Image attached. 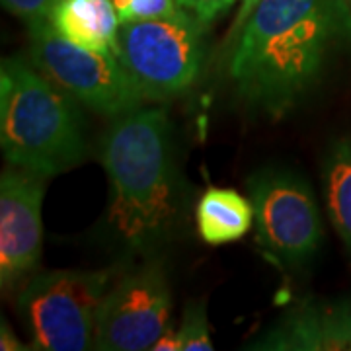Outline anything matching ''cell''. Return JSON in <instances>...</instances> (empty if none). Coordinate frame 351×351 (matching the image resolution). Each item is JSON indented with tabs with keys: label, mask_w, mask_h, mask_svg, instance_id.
Segmentation results:
<instances>
[{
	"label": "cell",
	"mask_w": 351,
	"mask_h": 351,
	"mask_svg": "<svg viewBox=\"0 0 351 351\" xmlns=\"http://www.w3.org/2000/svg\"><path fill=\"white\" fill-rule=\"evenodd\" d=\"M350 51L348 0H260L242 25L228 71L244 100L281 117Z\"/></svg>",
	"instance_id": "6da1fadb"
},
{
	"label": "cell",
	"mask_w": 351,
	"mask_h": 351,
	"mask_svg": "<svg viewBox=\"0 0 351 351\" xmlns=\"http://www.w3.org/2000/svg\"><path fill=\"white\" fill-rule=\"evenodd\" d=\"M100 162L110 180L108 221L129 248L149 252L174 223L172 131L164 110L125 113L101 137Z\"/></svg>",
	"instance_id": "7a4b0ae2"
},
{
	"label": "cell",
	"mask_w": 351,
	"mask_h": 351,
	"mask_svg": "<svg viewBox=\"0 0 351 351\" xmlns=\"http://www.w3.org/2000/svg\"><path fill=\"white\" fill-rule=\"evenodd\" d=\"M78 101L22 57L0 64V145L6 160L34 174H61L86 158Z\"/></svg>",
	"instance_id": "3957f363"
},
{
	"label": "cell",
	"mask_w": 351,
	"mask_h": 351,
	"mask_svg": "<svg viewBox=\"0 0 351 351\" xmlns=\"http://www.w3.org/2000/svg\"><path fill=\"white\" fill-rule=\"evenodd\" d=\"M115 281V269L36 274L18 297V313L32 348L82 351L92 348L100 304Z\"/></svg>",
	"instance_id": "277c9868"
},
{
	"label": "cell",
	"mask_w": 351,
	"mask_h": 351,
	"mask_svg": "<svg viewBox=\"0 0 351 351\" xmlns=\"http://www.w3.org/2000/svg\"><path fill=\"white\" fill-rule=\"evenodd\" d=\"M205 24L189 12L119 25L115 57L145 100L184 94L199 76Z\"/></svg>",
	"instance_id": "5b68a950"
},
{
	"label": "cell",
	"mask_w": 351,
	"mask_h": 351,
	"mask_svg": "<svg viewBox=\"0 0 351 351\" xmlns=\"http://www.w3.org/2000/svg\"><path fill=\"white\" fill-rule=\"evenodd\" d=\"M29 61L90 112L121 117L145 98L113 51H92L61 36L51 22L29 25Z\"/></svg>",
	"instance_id": "8992f818"
},
{
	"label": "cell",
	"mask_w": 351,
	"mask_h": 351,
	"mask_svg": "<svg viewBox=\"0 0 351 351\" xmlns=\"http://www.w3.org/2000/svg\"><path fill=\"white\" fill-rule=\"evenodd\" d=\"M248 189L262 250L291 269L311 263L324 239L311 184L291 170L265 168L248 180Z\"/></svg>",
	"instance_id": "52a82bcc"
},
{
	"label": "cell",
	"mask_w": 351,
	"mask_h": 351,
	"mask_svg": "<svg viewBox=\"0 0 351 351\" xmlns=\"http://www.w3.org/2000/svg\"><path fill=\"white\" fill-rule=\"evenodd\" d=\"M172 295L162 265L147 262L115 279L96 318L92 348L104 351L151 350L170 328Z\"/></svg>",
	"instance_id": "ba28073f"
},
{
	"label": "cell",
	"mask_w": 351,
	"mask_h": 351,
	"mask_svg": "<svg viewBox=\"0 0 351 351\" xmlns=\"http://www.w3.org/2000/svg\"><path fill=\"white\" fill-rule=\"evenodd\" d=\"M45 180L16 166L0 178V283L4 291L27 281L38 267Z\"/></svg>",
	"instance_id": "9c48e42d"
},
{
	"label": "cell",
	"mask_w": 351,
	"mask_h": 351,
	"mask_svg": "<svg viewBox=\"0 0 351 351\" xmlns=\"http://www.w3.org/2000/svg\"><path fill=\"white\" fill-rule=\"evenodd\" d=\"M256 350L351 351V308L330 302H302L271 328Z\"/></svg>",
	"instance_id": "30bf717a"
},
{
	"label": "cell",
	"mask_w": 351,
	"mask_h": 351,
	"mask_svg": "<svg viewBox=\"0 0 351 351\" xmlns=\"http://www.w3.org/2000/svg\"><path fill=\"white\" fill-rule=\"evenodd\" d=\"M49 22L80 47L115 53L121 22L113 0H57Z\"/></svg>",
	"instance_id": "8fae6325"
},
{
	"label": "cell",
	"mask_w": 351,
	"mask_h": 351,
	"mask_svg": "<svg viewBox=\"0 0 351 351\" xmlns=\"http://www.w3.org/2000/svg\"><path fill=\"white\" fill-rule=\"evenodd\" d=\"M256 221L254 203L234 189L209 188L197 203V228L207 244L242 239Z\"/></svg>",
	"instance_id": "7c38bea8"
},
{
	"label": "cell",
	"mask_w": 351,
	"mask_h": 351,
	"mask_svg": "<svg viewBox=\"0 0 351 351\" xmlns=\"http://www.w3.org/2000/svg\"><path fill=\"white\" fill-rule=\"evenodd\" d=\"M324 195L328 217L351 252V141L332 145L324 160Z\"/></svg>",
	"instance_id": "4fadbf2b"
},
{
	"label": "cell",
	"mask_w": 351,
	"mask_h": 351,
	"mask_svg": "<svg viewBox=\"0 0 351 351\" xmlns=\"http://www.w3.org/2000/svg\"><path fill=\"white\" fill-rule=\"evenodd\" d=\"M182 351H209L213 350V341L209 336V322L205 306L191 302L184 311V320L178 330Z\"/></svg>",
	"instance_id": "5bb4252c"
},
{
	"label": "cell",
	"mask_w": 351,
	"mask_h": 351,
	"mask_svg": "<svg viewBox=\"0 0 351 351\" xmlns=\"http://www.w3.org/2000/svg\"><path fill=\"white\" fill-rule=\"evenodd\" d=\"M119 22H137V20H156L170 18L186 12L178 0H113Z\"/></svg>",
	"instance_id": "9a60e30c"
},
{
	"label": "cell",
	"mask_w": 351,
	"mask_h": 351,
	"mask_svg": "<svg viewBox=\"0 0 351 351\" xmlns=\"http://www.w3.org/2000/svg\"><path fill=\"white\" fill-rule=\"evenodd\" d=\"M57 0H2V6L20 20H24L27 27L39 22H49Z\"/></svg>",
	"instance_id": "2e32d148"
},
{
	"label": "cell",
	"mask_w": 351,
	"mask_h": 351,
	"mask_svg": "<svg viewBox=\"0 0 351 351\" xmlns=\"http://www.w3.org/2000/svg\"><path fill=\"white\" fill-rule=\"evenodd\" d=\"M178 4L207 25L226 12L234 4V0H178Z\"/></svg>",
	"instance_id": "e0dca14e"
},
{
	"label": "cell",
	"mask_w": 351,
	"mask_h": 351,
	"mask_svg": "<svg viewBox=\"0 0 351 351\" xmlns=\"http://www.w3.org/2000/svg\"><path fill=\"white\" fill-rule=\"evenodd\" d=\"M152 351H182L180 346V336H178V330L170 326L164 332L160 338L154 341V346L151 348Z\"/></svg>",
	"instance_id": "ac0fdd59"
},
{
	"label": "cell",
	"mask_w": 351,
	"mask_h": 351,
	"mask_svg": "<svg viewBox=\"0 0 351 351\" xmlns=\"http://www.w3.org/2000/svg\"><path fill=\"white\" fill-rule=\"evenodd\" d=\"M0 350L2 351H22L27 350L20 339L14 336L12 328L8 326L4 320H2V326H0Z\"/></svg>",
	"instance_id": "d6986e66"
},
{
	"label": "cell",
	"mask_w": 351,
	"mask_h": 351,
	"mask_svg": "<svg viewBox=\"0 0 351 351\" xmlns=\"http://www.w3.org/2000/svg\"><path fill=\"white\" fill-rule=\"evenodd\" d=\"M258 2H260V0H244V2H242V8H240L239 18H237V25H234V27L244 25V22L248 20V16H250V14L254 12V8L258 6Z\"/></svg>",
	"instance_id": "ffe728a7"
},
{
	"label": "cell",
	"mask_w": 351,
	"mask_h": 351,
	"mask_svg": "<svg viewBox=\"0 0 351 351\" xmlns=\"http://www.w3.org/2000/svg\"><path fill=\"white\" fill-rule=\"evenodd\" d=\"M348 2H350V4H351V0H348Z\"/></svg>",
	"instance_id": "44dd1931"
}]
</instances>
